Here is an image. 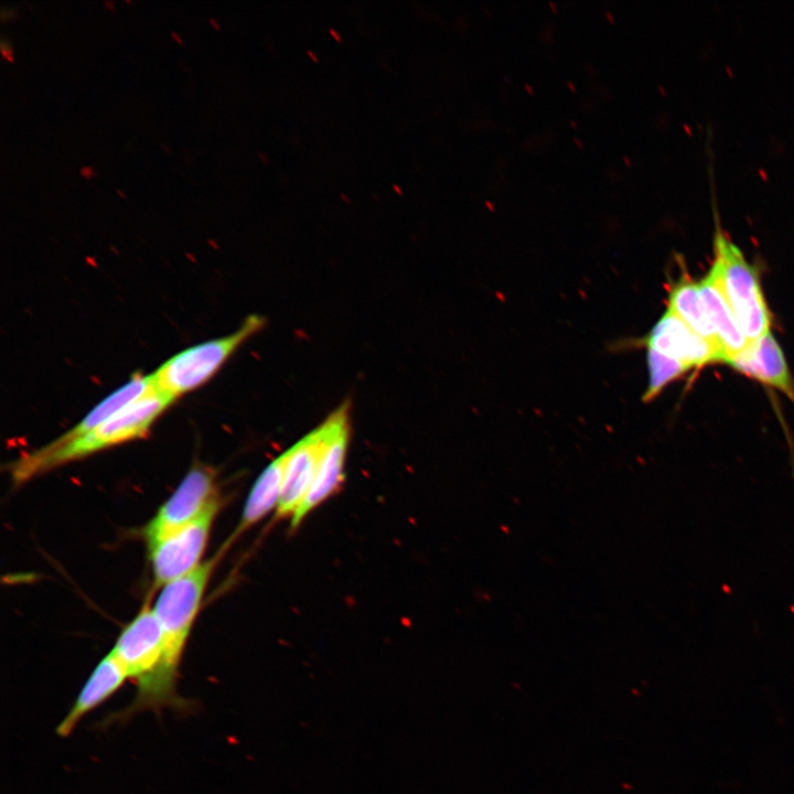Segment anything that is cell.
Segmentation results:
<instances>
[{
	"mask_svg": "<svg viewBox=\"0 0 794 794\" xmlns=\"http://www.w3.org/2000/svg\"><path fill=\"white\" fill-rule=\"evenodd\" d=\"M173 401L153 387L92 431L67 441L54 439L17 459L10 465L12 483L22 485L66 463L142 438Z\"/></svg>",
	"mask_w": 794,
	"mask_h": 794,
	"instance_id": "1",
	"label": "cell"
},
{
	"mask_svg": "<svg viewBox=\"0 0 794 794\" xmlns=\"http://www.w3.org/2000/svg\"><path fill=\"white\" fill-rule=\"evenodd\" d=\"M135 679L137 694L124 710L111 716L124 720L140 711L160 712L163 708L185 711L191 706L176 690V683L164 672V642L159 619L147 601L137 615L121 630L110 651Z\"/></svg>",
	"mask_w": 794,
	"mask_h": 794,
	"instance_id": "2",
	"label": "cell"
},
{
	"mask_svg": "<svg viewBox=\"0 0 794 794\" xmlns=\"http://www.w3.org/2000/svg\"><path fill=\"white\" fill-rule=\"evenodd\" d=\"M713 235L715 273L736 320L748 341L770 332L772 315L755 266L730 239L719 224L717 211Z\"/></svg>",
	"mask_w": 794,
	"mask_h": 794,
	"instance_id": "3",
	"label": "cell"
},
{
	"mask_svg": "<svg viewBox=\"0 0 794 794\" xmlns=\"http://www.w3.org/2000/svg\"><path fill=\"white\" fill-rule=\"evenodd\" d=\"M265 318L249 315L233 333L190 346L165 361L151 375L155 387L174 400L211 379L226 361L265 325Z\"/></svg>",
	"mask_w": 794,
	"mask_h": 794,
	"instance_id": "4",
	"label": "cell"
},
{
	"mask_svg": "<svg viewBox=\"0 0 794 794\" xmlns=\"http://www.w3.org/2000/svg\"><path fill=\"white\" fill-rule=\"evenodd\" d=\"M219 556L215 555L185 577L163 586L153 605L163 633L164 672L173 682H178L181 656Z\"/></svg>",
	"mask_w": 794,
	"mask_h": 794,
	"instance_id": "5",
	"label": "cell"
},
{
	"mask_svg": "<svg viewBox=\"0 0 794 794\" xmlns=\"http://www.w3.org/2000/svg\"><path fill=\"white\" fill-rule=\"evenodd\" d=\"M221 505L222 500L217 495L195 519L148 546L155 588L185 577L202 564Z\"/></svg>",
	"mask_w": 794,
	"mask_h": 794,
	"instance_id": "6",
	"label": "cell"
},
{
	"mask_svg": "<svg viewBox=\"0 0 794 794\" xmlns=\"http://www.w3.org/2000/svg\"><path fill=\"white\" fill-rule=\"evenodd\" d=\"M216 485L214 470L195 463L143 527L142 536L147 545L160 540L195 519L212 500L219 495Z\"/></svg>",
	"mask_w": 794,
	"mask_h": 794,
	"instance_id": "7",
	"label": "cell"
},
{
	"mask_svg": "<svg viewBox=\"0 0 794 794\" xmlns=\"http://www.w3.org/2000/svg\"><path fill=\"white\" fill-rule=\"evenodd\" d=\"M351 404L343 401L326 418L330 432L313 483L302 504L291 518L296 529L303 518L334 495L344 482L346 453L351 437Z\"/></svg>",
	"mask_w": 794,
	"mask_h": 794,
	"instance_id": "8",
	"label": "cell"
},
{
	"mask_svg": "<svg viewBox=\"0 0 794 794\" xmlns=\"http://www.w3.org/2000/svg\"><path fill=\"white\" fill-rule=\"evenodd\" d=\"M629 344L653 348L690 369L726 362V355L718 344L696 333L668 309L645 336Z\"/></svg>",
	"mask_w": 794,
	"mask_h": 794,
	"instance_id": "9",
	"label": "cell"
},
{
	"mask_svg": "<svg viewBox=\"0 0 794 794\" xmlns=\"http://www.w3.org/2000/svg\"><path fill=\"white\" fill-rule=\"evenodd\" d=\"M330 432L328 418L285 451L286 465L277 517L296 514L315 478Z\"/></svg>",
	"mask_w": 794,
	"mask_h": 794,
	"instance_id": "10",
	"label": "cell"
},
{
	"mask_svg": "<svg viewBox=\"0 0 794 794\" xmlns=\"http://www.w3.org/2000/svg\"><path fill=\"white\" fill-rule=\"evenodd\" d=\"M726 364L734 371L785 394L794 403V380L784 353L770 332L749 341Z\"/></svg>",
	"mask_w": 794,
	"mask_h": 794,
	"instance_id": "11",
	"label": "cell"
},
{
	"mask_svg": "<svg viewBox=\"0 0 794 794\" xmlns=\"http://www.w3.org/2000/svg\"><path fill=\"white\" fill-rule=\"evenodd\" d=\"M127 679L125 669L109 652L93 669L55 733L62 738L71 736L79 721L115 695Z\"/></svg>",
	"mask_w": 794,
	"mask_h": 794,
	"instance_id": "12",
	"label": "cell"
},
{
	"mask_svg": "<svg viewBox=\"0 0 794 794\" xmlns=\"http://www.w3.org/2000/svg\"><path fill=\"white\" fill-rule=\"evenodd\" d=\"M698 283L706 311L727 362L743 350L749 341L740 329L715 273L709 270Z\"/></svg>",
	"mask_w": 794,
	"mask_h": 794,
	"instance_id": "13",
	"label": "cell"
},
{
	"mask_svg": "<svg viewBox=\"0 0 794 794\" xmlns=\"http://www.w3.org/2000/svg\"><path fill=\"white\" fill-rule=\"evenodd\" d=\"M286 465L285 452L272 460L257 478L245 503L240 522L230 538L258 523L278 507Z\"/></svg>",
	"mask_w": 794,
	"mask_h": 794,
	"instance_id": "14",
	"label": "cell"
},
{
	"mask_svg": "<svg viewBox=\"0 0 794 794\" xmlns=\"http://www.w3.org/2000/svg\"><path fill=\"white\" fill-rule=\"evenodd\" d=\"M667 309L696 333L720 346L706 311L699 283L694 281L687 272H682L677 280L669 283Z\"/></svg>",
	"mask_w": 794,
	"mask_h": 794,
	"instance_id": "15",
	"label": "cell"
},
{
	"mask_svg": "<svg viewBox=\"0 0 794 794\" xmlns=\"http://www.w3.org/2000/svg\"><path fill=\"white\" fill-rule=\"evenodd\" d=\"M648 384L643 401L655 399L669 384L680 378L690 368L663 353L646 348Z\"/></svg>",
	"mask_w": 794,
	"mask_h": 794,
	"instance_id": "16",
	"label": "cell"
},
{
	"mask_svg": "<svg viewBox=\"0 0 794 794\" xmlns=\"http://www.w3.org/2000/svg\"><path fill=\"white\" fill-rule=\"evenodd\" d=\"M1 55L8 62L13 63V49L8 37L2 36L0 41Z\"/></svg>",
	"mask_w": 794,
	"mask_h": 794,
	"instance_id": "17",
	"label": "cell"
},
{
	"mask_svg": "<svg viewBox=\"0 0 794 794\" xmlns=\"http://www.w3.org/2000/svg\"><path fill=\"white\" fill-rule=\"evenodd\" d=\"M17 15H18V11L14 8L3 7L1 9L0 20H1V22H7V21L14 19Z\"/></svg>",
	"mask_w": 794,
	"mask_h": 794,
	"instance_id": "18",
	"label": "cell"
},
{
	"mask_svg": "<svg viewBox=\"0 0 794 794\" xmlns=\"http://www.w3.org/2000/svg\"><path fill=\"white\" fill-rule=\"evenodd\" d=\"M96 174V171L94 167L92 165H84L81 168V175L85 179H90Z\"/></svg>",
	"mask_w": 794,
	"mask_h": 794,
	"instance_id": "19",
	"label": "cell"
},
{
	"mask_svg": "<svg viewBox=\"0 0 794 794\" xmlns=\"http://www.w3.org/2000/svg\"><path fill=\"white\" fill-rule=\"evenodd\" d=\"M171 36H172L179 44H182V43H183V41H182V39H181V36H180L179 33L172 31V32H171Z\"/></svg>",
	"mask_w": 794,
	"mask_h": 794,
	"instance_id": "20",
	"label": "cell"
},
{
	"mask_svg": "<svg viewBox=\"0 0 794 794\" xmlns=\"http://www.w3.org/2000/svg\"><path fill=\"white\" fill-rule=\"evenodd\" d=\"M104 4H105L109 10H115V3H114V1L105 0V1H104Z\"/></svg>",
	"mask_w": 794,
	"mask_h": 794,
	"instance_id": "21",
	"label": "cell"
},
{
	"mask_svg": "<svg viewBox=\"0 0 794 794\" xmlns=\"http://www.w3.org/2000/svg\"><path fill=\"white\" fill-rule=\"evenodd\" d=\"M210 23L216 29L221 30L219 24L213 18H208Z\"/></svg>",
	"mask_w": 794,
	"mask_h": 794,
	"instance_id": "22",
	"label": "cell"
},
{
	"mask_svg": "<svg viewBox=\"0 0 794 794\" xmlns=\"http://www.w3.org/2000/svg\"><path fill=\"white\" fill-rule=\"evenodd\" d=\"M330 32L332 33V35H333L337 41L341 40L337 31H335L334 29H330Z\"/></svg>",
	"mask_w": 794,
	"mask_h": 794,
	"instance_id": "23",
	"label": "cell"
},
{
	"mask_svg": "<svg viewBox=\"0 0 794 794\" xmlns=\"http://www.w3.org/2000/svg\"><path fill=\"white\" fill-rule=\"evenodd\" d=\"M116 193H117L120 197H122V198H126V197H127V195L125 194V192H122V191L119 190V189L116 190Z\"/></svg>",
	"mask_w": 794,
	"mask_h": 794,
	"instance_id": "24",
	"label": "cell"
},
{
	"mask_svg": "<svg viewBox=\"0 0 794 794\" xmlns=\"http://www.w3.org/2000/svg\"><path fill=\"white\" fill-rule=\"evenodd\" d=\"M308 54L311 55L314 61H318V57L311 51H308Z\"/></svg>",
	"mask_w": 794,
	"mask_h": 794,
	"instance_id": "25",
	"label": "cell"
},
{
	"mask_svg": "<svg viewBox=\"0 0 794 794\" xmlns=\"http://www.w3.org/2000/svg\"><path fill=\"white\" fill-rule=\"evenodd\" d=\"M394 189L398 192V194H403L400 189L397 186V184H394Z\"/></svg>",
	"mask_w": 794,
	"mask_h": 794,
	"instance_id": "26",
	"label": "cell"
},
{
	"mask_svg": "<svg viewBox=\"0 0 794 794\" xmlns=\"http://www.w3.org/2000/svg\"><path fill=\"white\" fill-rule=\"evenodd\" d=\"M126 2H127V3H131L132 1H131V0H126Z\"/></svg>",
	"mask_w": 794,
	"mask_h": 794,
	"instance_id": "27",
	"label": "cell"
}]
</instances>
